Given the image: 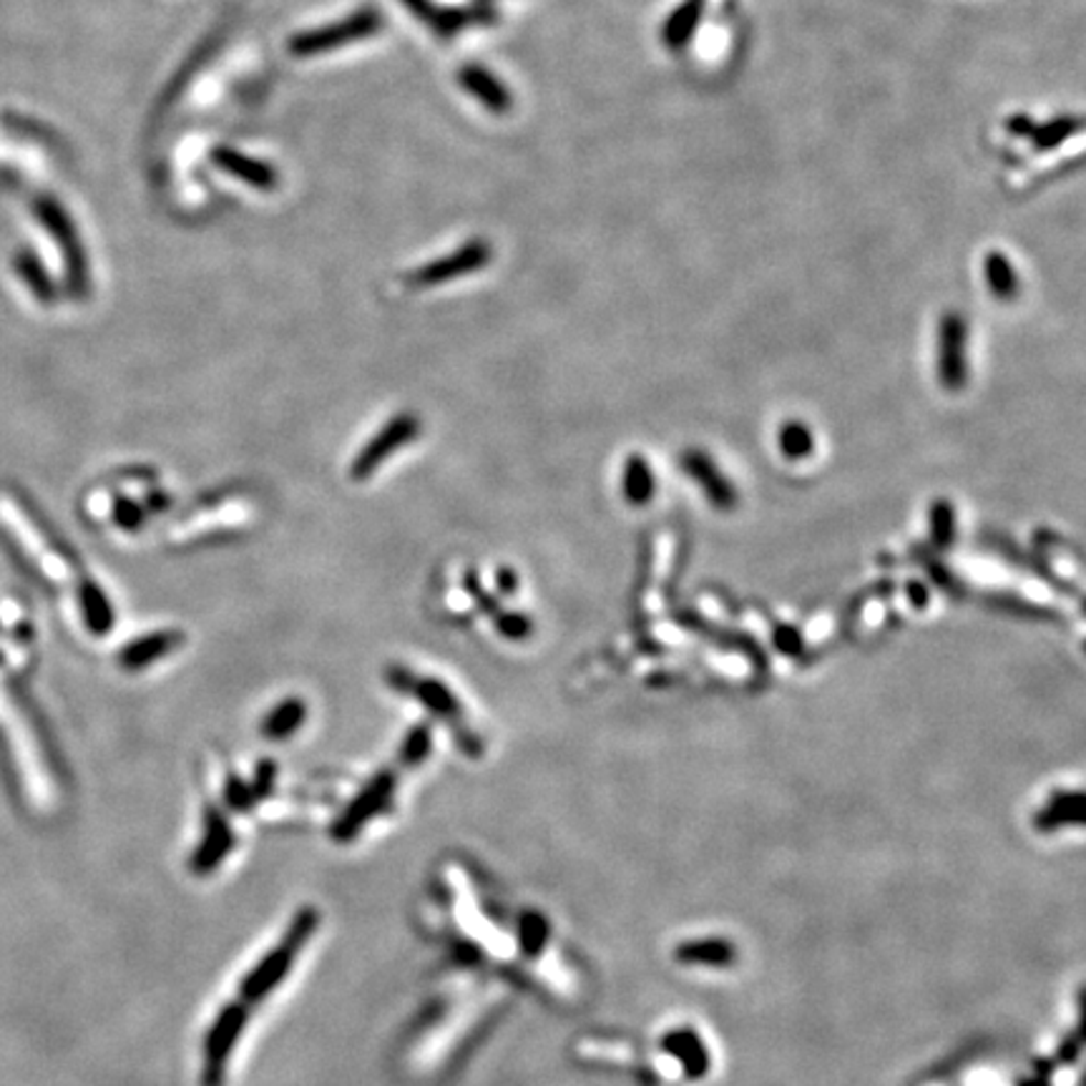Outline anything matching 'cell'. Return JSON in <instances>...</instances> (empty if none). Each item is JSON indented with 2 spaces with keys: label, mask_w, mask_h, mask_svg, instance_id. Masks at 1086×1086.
<instances>
[{
  "label": "cell",
  "mask_w": 1086,
  "mask_h": 1086,
  "mask_svg": "<svg viewBox=\"0 0 1086 1086\" xmlns=\"http://www.w3.org/2000/svg\"><path fill=\"white\" fill-rule=\"evenodd\" d=\"M33 215L39 222L46 227V232L56 240L58 250L64 252L66 260V285L68 293L84 297L88 293V260L81 240H78V229L70 219L64 205L43 194L33 201Z\"/></svg>",
  "instance_id": "obj_1"
},
{
  "label": "cell",
  "mask_w": 1086,
  "mask_h": 1086,
  "mask_svg": "<svg viewBox=\"0 0 1086 1086\" xmlns=\"http://www.w3.org/2000/svg\"><path fill=\"white\" fill-rule=\"evenodd\" d=\"M385 25V18L380 15L377 8H360V11L350 13L342 21L332 25H322V29H312L305 33H297L289 39V53L293 56H317V53H328L340 46H348V43H355L362 39H370Z\"/></svg>",
  "instance_id": "obj_2"
},
{
  "label": "cell",
  "mask_w": 1086,
  "mask_h": 1086,
  "mask_svg": "<svg viewBox=\"0 0 1086 1086\" xmlns=\"http://www.w3.org/2000/svg\"><path fill=\"white\" fill-rule=\"evenodd\" d=\"M408 11L426 23L438 39H453L465 29L473 25H496L498 11L491 3H471L465 8H440L432 0H401Z\"/></svg>",
  "instance_id": "obj_3"
},
{
  "label": "cell",
  "mask_w": 1086,
  "mask_h": 1086,
  "mask_svg": "<svg viewBox=\"0 0 1086 1086\" xmlns=\"http://www.w3.org/2000/svg\"><path fill=\"white\" fill-rule=\"evenodd\" d=\"M939 377L946 391H961L968 380V325L958 312L941 317Z\"/></svg>",
  "instance_id": "obj_4"
},
{
  "label": "cell",
  "mask_w": 1086,
  "mask_h": 1086,
  "mask_svg": "<svg viewBox=\"0 0 1086 1086\" xmlns=\"http://www.w3.org/2000/svg\"><path fill=\"white\" fill-rule=\"evenodd\" d=\"M489 262H491V244L485 240H471L468 244H463L461 250L448 254V257H440L436 262L426 264V267L415 270L408 282L415 287H436L443 285L448 279L471 275V272L485 267Z\"/></svg>",
  "instance_id": "obj_5"
},
{
  "label": "cell",
  "mask_w": 1086,
  "mask_h": 1086,
  "mask_svg": "<svg viewBox=\"0 0 1086 1086\" xmlns=\"http://www.w3.org/2000/svg\"><path fill=\"white\" fill-rule=\"evenodd\" d=\"M458 84H461L475 101L485 106L491 113H508L514 109V94L508 86L501 81L496 74H491L485 66L468 64L458 70Z\"/></svg>",
  "instance_id": "obj_6"
},
{
  "label": "cell",
  "mask_w": 1086,
  "mask_h": 1086,
  "mask_svg": "<svg viewBox=\"0 0 1086 1086\" xmlns=\"http://www.w3.org/2000/svg\"><path fill=\"white\" fill-rule=\"evenodd\" d=\"M211 162H215V166H219V169H224L227 174L237 176V179H242L244 184H250V187H254V189L272 191V189H277V184H279V176H277L275 166H270L267 162H260V158H254V156H246L242 152H237V149H229V146L215 149V152H211Z\"/></svg>",
  "instance_id": "obj_7"
},
{
  "label": "cell",
  "mask_w": 1086,
  "mask_h": 1086,
  "mask_svg": "<svg viewBox=\"0 0 1086 1086\" xmlns=\"http://www.w3.org/2000/svg\"><path fill=\"white\" fill-rule=\"evenodd\" d=\"M682 468L692 475L696 485L707 493V498L712 501V506L717 508H732L737 503V491L735 485L727 481V475H722V471L710 456L700 453V450H690L682 458Z\"/></svg>",
  "instance_id": "obj_8"
},
{
  "label": "cell",
  "mask_w": 1086,
  "mask_h": 1086,
  "mask_svg": "<svg viewBox=\"0 0 1086 1086\" xmlns=\"http://www.w3.org/2000/svg\"><path fill=\"white\" fill-rule=\"evenodd\" d=\"M415 432V420L410 418H397L387 426L383 432L370 440V446L365 453L358 456L355 461V475H368L373 468L383 461L385 456H391L395 448H401L405 440H408Z\"/></svg>",
  "instance_id": "obj_9"
},
{
  "label": "cell",
  "mask_w": 1086,
  "mask_h": 1086,
  "mask_svg": "<svg viewBox=\"0 0 1086 1086\" xmlns=\"http://www.w3.org/2000/svg\"><path fill=\"white\" fill-rule=\"evenodd\" d=\"M702 21V0H684L677 6L661 25V43L672 51H682L692 41L696 25Z\"/></svg>",
  "instance_id": "obj_10"
},
{
  "label": "cell",
  "mask_w": 1086,
  "mask_h": 1086,
  "mask_svg": "<svg viewBox=\"0 0 1086 1086\" xmlns=\"http://www.w3.org/2000/svg\"><path fill=\"white\" fill-rule=\"evenodd\" d=\"M13 270L15 275L25 282V287L41 299V303H53L56 299V285H53L51 275L43 267L41 260L35 257L31 250H21L13 254Z\"/></svg>",
  "instance_id": "obj_11"
},
{
  "label": "cell",
  "mask_w": 1086,
  "mask_h": 1086,
  "mask_svg": "<svg viewBox=\"0 0 1086 1086\" xmlns=\"http://www.w3.org/2000/svg\"><path fill=\"white\" fill-rule=\"evenodd\" d=\"M984 275L988 282V289H991L994 297L1003 299V303H1011V299L1019 297L1021 282L1017 270H1013L1011 260L1001 252H991L984 260Z\"/></svg>",
  "instance_id": "obj_12"
},
{
  "label": "cell",
  "mask_w": 1086,
  "mask_h": 1086,
  "mask_svg": "<svg viewBox=\"0 0 1086 1086\" xmlns=\"http://www.w3.org/2000/svg\"><path fill=\"white\" fill-rule=\"evenodd\" d=\"M622 489H624L626 501H629L632 506H644V503L655 496L657 481H655V473H651V465H649L647 458L632 456L629 461H626L624 475H622Z\"/></svg>",
  "instance_id": "obj_13"
},
{
  "label": "cell",
  "mask_w": 1086,
  "mask_h": 1086,
  "mask_svg": "<svg viewBox=\"0 0 1086 1086\" xmlns=\"http://www.w3.org/2000/svg\"><path fill=\"white\" fill-rule=\"evenodd\" d=\"M777 448L785 458L790 461H800V458H808L815 448V438H812V430L800 420H788L782 423L780 430H777Z\"/></svg>",
  "instance_id": "obj_14"
},
{
  "label": "cell",
  "mask_w": 1086,
  "mask_h": 1086,
  "mask_svg": "<svg viewBox=\"0 0 1086 1086\" xmlns=\"http://www.w3.org/2000/svg\"><path fill=\"white\" fill-rule=\"evenodd\" d=\"M1082 131V119L1079 117H1058L1054 121L1044 123V127H1034L1031 131V141L1039 152H1052V149L1062 146L1066 139L1079 134Z\"/></svg>",
  "instance_id": "obj_15"
},
{
  "label": "cell",
  "mask_w": 1086,
  "mask_h": 1086,
  "mask_svg": "<svg viewBox=\"0 0 1086 1086\" xmlns=\"http://www.w3.org/2000/svg\"><path fill=\"white\" fill-rule=\"evenodd\" d=\"M84 612H86V622L88 626L96 634H103V632H109V626H111V608L109 604H106V599L101 591H96L88 586L84 591Z\"/></svg>",
  "instance_id": "obj_16"
},
{
  "label": "cell",
  "mask_w": 1086,
  "mask_h": 1086,
  "mask_svg": "<svg viewBox=\"0 0 1086 1086\" xmlns=\"http://www.w3.org/2000/svg\"><path fill=\"white\" fill-rule=\"evenodd\" d=\"M305 714V707H299V702H285L270 714L267 720V735L272 737H285L289 732L297 730L299 717Z\"/></svg>",
  "instance_id": "obj_17"
},
{
  "label": "cell",
  "mask_w": 1086,
  "mask_h": 1086,
  "mask_svg": "<svg viewBox=\"0 0 1086 1086\" xmlns=\"http://www.w3.org/2000/svg\"><path fill=\"white\" fill-rule=\"evenodd\" d=\"M1006 129H1009L1013 136H1031V131H1034V119L1027 117V113H1017V117L1006 121Z\"/></svg>",
  "instance_id": "obj_18"
},
{
  "label": "cell",
  "mask_w": 1086,
  "mask_h": 1086,
  "mask_svg": "<svg viewBox=\"0 0 1086 1086\" xmlns=\"http://www.w3.org/2000/svg\"><path fill=\"white\" fill-rule=\"evenodd\" d=\"M473 3H491V0H473Z\"/></svg>",
  "instance_id": "obj_19"
}]
</instances>
